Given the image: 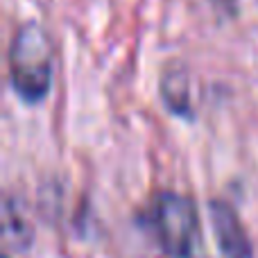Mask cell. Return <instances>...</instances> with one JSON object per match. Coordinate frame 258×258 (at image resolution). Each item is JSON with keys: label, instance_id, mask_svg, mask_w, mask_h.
Segmentation results:
<instances>
[{"label": "cell", "instance_id": "1", "mask_svg": "<svg viewBox=\"0 0 258 258\" xmlns=\"http://www.w3.org/2000/svg\"><path fill=\"white\" fill-rule=\"evenodd\" d=\"M9 82L25 104H39L50 95L54 50L48 32L34 21L23 23L9 43Z\"/></svg>", "mask_w": 258, "mask_h": 258}, {"label": "cell", "instance_id": "2", "mask_svg": "<svg viewBox=\"0 0 258 258\" xmlns=\"http://www.w3.org/2000/svg\"><path fill=\"white\" fill-rule=\"evenodd\" d=\"M141 222L168 258H195L202 242V227L197 206L188 195L174 190L156 192Z\"/></svg>", "mask_w": 258, "mask_h": 258}, {"label": "cell", "instance_id": "3", "mask_svg": "<svg viewBox=\"0 0 258 258\" xmlns=\"http://www.w3.org/2000/svg\"><path fill=\"white\" fill-rule=\"evenodd\" d=\"M209 220L222 258H254V247L236 209L224 200L209 202Z\"/></svg>", "mask_w": 258, "mask_h": 258}, {"label": "cell", "instance_id": "4", "mask_svg": "<svg viewBox=\"0 0 258 258\" xmlns=\"http://www.w3.org/2000/svg\"><path fill=\"white\" fill-rule=\"evenodd\" d=\"M159 93H161V102L165 104V109L172 116L186 118V120H190L195 116L190 100V75H188L186 66L172 63V66L165 68L163 75H161Z\"/></svg>", "mask_w": 258, "mask_h": 258}, {"label": "cell", "instance_id": "5", "mask_svg": "<svg viewBox=\"0 0 258 258\" xmlns=\"http://www.w3.org/2000/svg\"><path fill=\"white\" fill-rule=\"evenodd\" d=\"M3 224H5V242L14 245L16 249H27L32 242V227L25 222L23 213L12 200L5 202L3 209Z\"/></svg>", "mask_w": 258, "mask_h": 258}]
</instances>
